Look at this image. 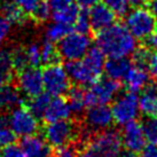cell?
Masks as SVG:
<instances>
[{
  "instance_id": "6da1fadb",
  "label": "cell",
  "mask_w": 157,
  "mask_h": 157,
  "mask_svg": "<svg viewBox=\"0 0 157 157\" xmlns=\"http://www.w3.org/2000/svg\"><path fill=\"white\" fill-rule=\"evenodd\" d=\"M96 46L109 57H127L139 47L132 33L122 24H113L96 33Z\"/></svg>"
},
{
  "instance_id": "7a4b0ae2",
  "label": "cell",
  "mask_w": 157,
  "mask_h": 157,
  "mask_svg": "<svg viewBox=\"0 0 157 157\" xmlns=\"http://www.w3.org/2000/svg\"><path fill=\"white\" fill-rule=\"evenodd\" d=\"M122 146L121 132L116 130L92 132L77 157H119Z\"/></svg>"
},
{
  "instance_id": "3957f363",
  "label": "cell",
  "mask_w": 157,
  "mask_h": 157,
  "mask_svg": "<svg viewBox=\"0 0 157 157\" xmlns=\"http://www.w3.org/2000/svg\"><path fill=\"white\" fill-rule=\"evenodd\" d=\"M82 126L72 119H61L47 123L44 128L45 140L52 148H61L78 139Z\"/></svg>"
},
{
  "instance_id": "277c9868",
  "label": "cell",
  "mask_w": 157,
  "mask_h": 157,
  "mask_svg": "<svg viewBox=\"0 0 157 157\" xmlns=\"http://www.w3.org/2000/svg\"><path fill=\"white\" fill-rule=\"evenodd\" d=\"M125 26L136 40H146L156 31L157 20L150 9L136 7L126 15Z\"/></svg>"
},
{
  "instance_id": "5b68a950",
  "label": "cell",
  "mask_w": 157,
  "mask_h": 157,
  "mask_svg": "<svg viewBox=\"0 0 157 157\" xmlns=\"http://www.w3.org/2000/svg\"><path fill=\"white\" fill-rule=\"evenodd\" d=\"M122 90V83L111 78H101L85 91L86 107L108 105Z\"/></svg>"
},
{
  "instance_id": "8992f818",
  "label": "cell",
  "mask_w": 157,
  "mask_h": 157,
  "mask_svg": "<svg viewBox=\"0 0 157 157\" xmlns=\"http://www.w3.org/2000/svg\"><path fill=\"white\" fill-rule=\"evenodd\" d=\"M91 43L88 35L71 31L59 41L57 51L61 59H64L66 61H77L82 60L86 55L88 49L91 48Z\"/></svg>"
},
{
  "instance_id": "52a82bcc",
  "label": "cell",
  "mask_w": 157,
  "mask_h": 157,
  "mask_svg": "<svg viewBox=\"0 0 157 157\" xmlns=\"http://www.w3.org/2000/svg\"><path fill=\"white\" fill-rule=\"evenodd\" d=\"M44 88L52 96H62L67 94L70 86V78L64 67L59 63L45 67L43 71Z\"/></svg>"
},
{
  "instance_id": "ba28073f",
  "label": "cell",
  "mask_w": 157,
  "mask_h": 157,
  "mask_svg": "<svg viewBox=\"0 0 157 157\" xmlns=\"http://www.w3.org/2000/svg\"><path fill=\"white\" fill-rule=\"evenodd\" d=\"M111 111L113 121L119 125H124L128 122L135 121L140 113L139 98L135 93L128 91L125 92L115 99Z\"/></svg>"
},
{
  "instance_id": "9c48e42d",
  "label": "cell",
  "mask_w": 157,
  "mask_h": 157,
  "mask_svg": "<svg viewBox=\"0 0 157 157\" xmlns=\"http://www.w3.org/2000/svg\"><path fill=\"white\" fill-rule=\"evenodd\" d=\"M39 119L36 118L25 105H21L12 110L9 115V126L17 136L35 134L39 128Z\"/></svg>"
},
{
  "instance_id": "30bf717a",
  "label": "cell",
  "mask_w": 157,
  "mask_h": 157,
  "mask_svg": "<svg viewBox=\"0 0 157 157\" xmlns=\"http://www.w3.org/2000/svg\"><path fill=\"white\" fill-rule=\"evenodd\" d=\"M17 87L26 96L33 98L44 90L43 71L36 67H28L17 72Z\"/></svg>"
},
{
  "instance_id": "8fae6325",
  "label": "cell",
  "mask_w": 157,
  "mask_h": 157,
  "mask_svg": "<svg viewBox=\"0 0 157 157\" xmlns=\"http://www.w3.org/2000/svg\"><path fill=\"white\" fill-rule=\"evenodd\" d=\"M67 72L69 75L70 80H72L79 86H92L93 84L100 79V76L96 75L90 67L82 60L77 61H67Z\"/></svg>"
},
{
  "instance_id": "7c38bea8",
  "label": "cell",
  "mask_w": 157,
  "mask_h": 157,
  "mask_svg": "<svg viewBox=\"0 0 157 157\" xmlns=\"http://www.w3.org/2000/svg\"><path fill=\"white\" fill-rule=\"evenodd\" d=\"M85 121L90 128L94 132L108 130L113 126V116L111 108L107 105H98L90 107L87 113H85Z\"/></svg>"
},
{
  "instance_id": "4fadbf2b",
  "label": "cell",
  "mask_w": 157,
  "mask_h": 157,
  "mask_svg": "<svg viewBox=\"0 0 157 157\" xmlns=\"http://www.w3.org/2000/svg\"><path fill=\"white\" fill-rule=\"evenodd\" d=\"M122 142L125 149L132 150L134 153H140L146 146V138L141 127V123L132 121L123 125L121 132Z\"/></svg>"
},
{
  "instance_id": "5bb4252c",
  "label": "cell",
  "mask_w": 157,
  "mask_h": 157,
  "mask_svg": "<svg viewBox=\"0 0 157 157\" xmlns=\"http://www.w3.org/2000/svg\"><path fill=\"white\" fill-rule=\"evenodd\" d=\"M90 22H91V30H93L95 33L105 30L107 28L115 24L116 15L103 2L94 5L90 8Z\"/></svg>"
},
{
  "instance_id": "9a60e30c",
  "label": "cell",
  "mask_w": 157,
  "mask_h": 157,
  "mask_svg": "<svg viewBox=\"0 0 157 157\" xmlns=\"http://www.w3.org/2000/svg\"><path fill=\"white\" fill-rule=\"evenodd\" d=\"M21 147L25 157H53V150L46 140L38 135L23 136L21 140Z\"/></svg>"
},
{
  "instance_id": "2e32d148",
  "label": "cell",
  "mask_w": 157,
  "mask_h": 157,
  "mask_svg": "<svg viewBox=\"0 0 157 157\" xmlns=\"http://www.w3.org/2000/svg\"><path fill=\"white\" fill-rule=\"evenodd\" d=\"M148 71L141 67H132L124 77V85L128 92L140 93L149 85Z\"/></svg>"
},
{
  "instance_id": "e0dca14e",
  "label": "cell",
  "mask_w": 157,
  "mask_h": 157,
  "mask_svg": "<svg viewBox=\"0 0 157 157\" xmlns=\"http://www.w3.org/2000/svg\"><path fill=\"white\" fill-rule=\"evenodd\" d=\"M21 105H24V100L17 85L13 83L6 84L0 91V113H6Z\"/></svg>"
},
{
  "instance_id": "ac0fdd59",
  "label": "cell",
  "mask_w": 157,
  "mask_h": 157,
  "mask_svg": "<svg viewBox=\"0 0 157 157\" xmlns=\"http://www.w3.org/2000/svg\"><path fill=\"white\" fill-rule=\"evenodd\" d=\"M71 115L68 101L62 96H54L51 100L49 105L44 113V119L46 123H53L61 119H68Z\"/></svg>"
},
{
  "instance_id": "d6986e66",
  "label": "cell",
  "mask_w": 157,
  "mask_h": 157,
  "mask_svg": "<svg viewBox=\"0 0 157 157\" xmlns=\"http://www.w3.org/2000/svg\"><path fill=\"white\" fill-rule=\"evenodd\" d=\"M132 67V61L128 57H109V60L105 61L103 70L108 78L121 80L124 79Z\"/></svg>"
},
{
  "instance_id": "ffe728a7",
  "label": "cell",
  "mask_w": 157,
  "mask_h": 157,
  "mask_svg": "<svg viewBox=\"0 0 157 157\" xmlns=\"http://www.w3.org/2000/svg\"><path fill=\"white\" fill-rule=\"evenodd\" d=\"M140 111L144 116H157V87L149 84L139 98Z\"/></svg>"
},
{
  "instance_id": "44dd1931",
  "label": "cell",
  "mask_w": 157,
  "mask_h": 157,
  "mask_svg": "<svg viewBox=\"0 0 157 157\" xmlns=\"http://www.w3.org/2000/svg\"><path fill=\"white\" fill-rule=\"evenodd\" d=\"M0 13L10 24L23 25L26 22V14L14 2V0H1Z\"/></svg>"
},
{
  "instance_id": "7402d4cb",
  "label": "cell",
  "mask_w": 157,
  "mask_h": 157,
  "mask_svg": "<svg viewBox=\"0 0 157 157\" xmlns=\"http://www.w3.org/2000/svg\"><path fill=\"white\" fill-rule=\"evenodd\" d=\"M68 105H69L70 111L72 115H75L77 118L83 117L86 108L85 103V91L82 86L76 85L74 87H70L68 91Z\"/></svg>"
},
{
  "instance_id": "603a6c76",
  "label": "cell",
  "mask_w": 157,
  "mask_h": 157,
  "mask_svg": "<svg viewBox=\"0 0 157 157\" xmlns=\"http://www.w3.org/2000/svg\"><path fill=\"white\" fill-rule=\"evenodd\" d=\"M83 61L91 68L96 75H101L105 69V54L100 48L95 46V47H91L86 53V55L83 57Z\"/></svg>"
},
{
  "instance_id": "cb8c5ba5",
  "label": "cell",
  "mask_w": 157,
  "mask_h": 157,
  "mask_svg": "<svg viewBox=\"0 0 157 157\" xmlns=\"http://www.w3.org/2000/svg\"><path fill=\"white\" fill-rule=\"evenodd\" d=\"M52 100V95L48 94L47 92H41L40 94L30 98V100L28 102V109L30 110L32 115L38 119H43L44 117V113L46 111V109L49 105V102Z\"/></svg>"
},
{
  "instance_id": "d4e9b609",
  "label": "cell",
  "mask_w": 157,
  "mask_h": 157,
  "mask_svg": "<svg viewBox=\"0 0 157 157\" xmlns=\"http://www.w3.org/2000/svg\"><path fill=\"white\" fill-rule=\"evenodd\" d=\"M79 10L80 9L78 8V5L71 4L67 7L53 10V20H54V22L63 23L67 25H74L79 14Z\"/></svg>"
},
{
  "instance_id": "484cf974",
  "label": "cell",
  "mask_w": 157,
  "mask_h": 157,
  "mask_svg": "<svg viewBox=\"0 0 157 157\" xmlns=\"http://www.w3.org/2000/svg\"><path fill=\"white\" fill-rule=\"evenodd\" d=\"M40 47H41V64H44L46 67L60 62V60H61L60 53H59L57 47L54 45L53 41L45 39L43 41V44L40 45Z\"/></svg>"
},
{
  "instance_id": "4316f807",
  "label": "cell",
  "mask_w": 157,
  "mask_h": 157,
  "mask_svg": "<svg viewBox=\"0 0 157 157\" xmlns=\"http://www.w3.org/2000/svg\"><path fill=\"white\" fill-rule=\"evenodd\" d=\"M72 29H74L72 25H67L63 23L54 22L53 24H49L47 30H46V39L51 40L53 43H59L68 33H70Z\"/></svg>"
},
{
  "instance_id": "83f0119b",
  "label": "cell",
  "mask_w": 157,
  "mask_h": 157,
  "mask_svg": "<svg viewBox=\"0 0 157 157\" xmlns=\"http://www.w3.org/2000/svg\"><path fill=\"white\" fill-rule=\"evenodd\" d=\"M141 127L146 141H148V144H157V116H144Z\"/></svg>"
},
{
  "instance_id": "f1b7e54d",
  "label": "cell",
  "mask_w": 157,
  "mask_h": 157,
  "mask_svg": "<svg viewBox=\"0 0 157 157\" xmlns=\"http://www.w3.org/2000/svg\"><path fill=\"white\" fill-rule=\"evenodd\" d=\"M12 59H13V68L16 72H20L29 67L26 49L22 46L15 47L12 51Z\"/></svg>"
},
{
  "instance_id": "f546056e",
  "label": "cell",
  "mask_w": 157,
  "mask_h": 157,
  "mask_svg": "<svg viewBox=\"0 0 157 157\" xmlns=\"http://www.w3.org/2000/svg\"><path fill=\"white\" fill-rule=\"evenodd\" d=\"M51 15H52V7L48 2V0H40L37 8L31 14V17L37 23H45Z\"/></svg>"
},
{
  "instance_id": "4dcf8cb0",
  "label": "cell",
  "mask_w": 157,
  "mask_h": 157,
  "mask_svg": "<svg viewBox=\"0 0 157 157\" xmlns=\"http://www.w3.org/2000/svg\"><path fill=\"white\" fill-rule=\"evenodd\" d=\"M74 29L77 32L80 33H85L87 35L91 31V22H90V13L88 9L83 8L82 10H79V14L77 16V20L74 24Z\"/></svg>"
},
{
  "instance_id": "1f68e13d",
  "label": "cell",
  "mask_w": 157,
  "mask_h": 157,
  "mask_svg": "<svg viewBox=\"0 0 157 157\" xmlns=\"http://www.w3.org/2000/svg\"><path fill=\"white\" fill-rule=\"evenodd\" d=\"M103 2L113 10L117 17L126 16L131 6L127 0H103Z\"/></svg>"
},
{
  "instance_id": "d6a6232c",
  "label": "cell",
  "mask_w": 157,
  "mask_h": 157,
  "mask_svg": "<svg viewBox=\"0 0 157 157\" xmlns=\"http://www.w3.org/2000/svg\"><path fill=\"white\" fill-rule=\"evenodd\" d=\"M26 49V55L29 60V66L30 67H38L41 64V47L38 43H31Z\"/></svg>"
},
{
  "instance_id": "836d02e7",
  "label": "cell",
  "mask_w": 157,
  "mask_h": 157,
  "mask_svg": "<svg viewBox=\"0 0 157 157\" xmlns=\"http://www.w3.org/2000/svg\"><path fill=\"white\" fill-rule=\"evenodd\" d=\"M13 68V59H12V52L8 49H0V72L10 76Z\"/></svg>"
},
{
  "instance_id": "e575fe53",
  "label": "cell",
  "mask_w": 157,
  "mask_h": 157,
  "mask_svg": "<svg viewBox=\"0 0 157 157\" xmlns=\"http://www.w3.org/2000/svg\"><path fill=\"white\" fill-rule=\"evenodd\" d=\"M150 48L148 47H138L135 49V52L132 54L133 55V61L132 63H134L136 67H141V68H144L146 69V66H147V62H148L149 57H150Z\"/></svg>"
},
{
  "instance_id": "d590c367",
  "label": "cell",
  "mask_w": 157,
  "mask_h": 157,
  "mask_svg": "<svg viewBox=\"0 0 157 157\" xmlns=\"http://www.w3.org/2000/svg\"><path fill=\"white\" fill-rule=\"evenodd\" d=\"M16 136L17 135L14 133L9 125L0 126V149L10 144H14L16 141Z\"/></svg>"
},
{
  "instance_id": "8d00e7d4",
  "label": "cell",
  "mask_w": 157,
  "mask_h": 157,
  "mask_svg": "<svg viewBox=\"0 0 157 157\" xmlns=\"http://www.w3.org/2000/svg\"><path fill=\"white\" fill-rule=\"evenodd\" d=\"M78 156V147L76 144H69L57 148L56 151H53V157H77Z\"/></svg>"
},
{
  "instance_id": "74e56055",
  "label": "cell",
  "mask_w": 157,
  "mask_h": 157,
  "mask_svg": "<svg viewBox=\"0 0 157 157\" xmlns=\"http://www.w3.org/2000/svg\"><path fill=\"white\" fill-rule=\"evenodd\" d=\"M0 157H25V155L22 147L14 142L1 149Z\"/></svg>"
},
{
  "instance_id": "f35d334b",
  "label": "cell",
  "mask_w": 157,
  "mask_h": 157,
  "mask_svg": "<svg viewBox=\"0 0 157 157\" xmlns=\"http://www.w3.org/2000/svg\"><path fill=\"white\" fill-rule=\"evenodd\" d=\"M14 2L20 8L28 15H31L33 13V10L37 8L40 0H14Z\"/></svg>"
},
{
  "instance_id": "ab89813d",
  "label": "cell",
  "mask_w": 157,
  "mask_h": 157,
  "mask_svg": "<svg viewBox=\"0 0 157 157\" xmlns=\"http://www.w3.org/2000/svg\"><path fill=\"white\" fill-rule=\"evenodd\" d=\"M10 25L12 24L0 14V47L2 46L4 41L8 37L9 32H10Z\"/></svg>"
},
{
  "instance_id": "60d3db41",
  "label": "cell",
  "mask_w": 157,
  "mask_h": 157,
  "mask_svg": "<svg viewBox=\"0 0 157 157\" xmlns=\"http://www.w3.org/2000/svg\"><path fill=\"white\" fill-rule=\"evenodd\" d=\"M146 70L148 71V74L150 77L153 78H157V53L154 52L150 54L147 66H146Z\"/></svg>"
},
{
  "instance_id": "b9f144b4",
  "label": "cell",
  "mask_w": 157,
  "mask_h": 157,
  "mask_svg": "<svg viewBox=\"0 0 157 157\" xmlns=\"http://www.w3.org/2000/svg\"><path fill=\"white\" fill-rule=\"evenodd\" d=\"M139 157H157V144H149L140 151Z\"/></svg>"
},
{
  "instance_id": "7bdbcfd3",
  "label": "cell",
  "mask_w": 157,
  "mask_h": 157,
  "mask_svg": "<svg viewBox=\"0 0 157 157\" xmlns=\"http://www.w3.org/2000/svg\"><path fill=\"white\" fill-rule=\"evenodd\" d=\"M75 0H48V2L52 7V10H56V9L67 7L69 5L74 4Z\"/></svg>"
},
{
  "instance_id": "ee69618b",
  "label": "cell",
  "mask_w": 157,
  "mask_h": 157,
  "mask_svg": "<svg viewBox=\"0 0 157 157\" xmlns=\"http://www.w3.org/2000/svg\"><path fill=\"white\" fill-rule=\"evenodd\" d=\"M77 2H78V5L82 8L90 9L91 7H93L94 5L99 4L100 0H77Z\"/></svg>"
},
{
  "instance_id": "f6af8a7d",
  "label": "cell",
  "mask_w": 157,
  "mask_h": 157,
  "mask_svg": "<svg viewBox=\"0 0 157 157\" xmlns=\"http://www.w3.org/2000/svg\"><path fill=\"white\" fill-rule=\"evenodd\" d=\"M148 48L157 53V31H155L148 38Z\"/></svg>"
},
{
  "instance_id": "bcb514c9",
  "label": "cell",
  "mask_w": 157,
  "mask_h": 157,
  "mask_svg": "<svg viewBox=\"0 0 157 157\" xmlns=\"http://www.w3.org/2000/svg\"><path fill=\"white\" fill-rule=\"evenodd\" d=\"M10 76H7V75L2 74V72H0V91L2 90L5 85L7 83H9V80H10Z\"/></svg>"
},
{
  "instance_id": "7dc6e473",
  "label": "cell",
  "mask_w": 157,
  "mask_h": 157,
  "mask_svg": "<svg viewBox=\"0 0 157 157\" xmlns=\"http://www.w3.org/2000/svg\"><path fill=\"white\" fill-rule=\"evenodd\" d=\"M119 157H138V156H136V153H134V151L128 150V149H125V150H122V151H121Z\"/></svg>"
},
{
  "instance_id": "c3c4849f",
  "label": "cell",
  "mask_w": 157,
  "mask_h": 157,
  "mask_svg": "<svg viewBox=\"0 0 157 157\" xmlns=\"http://www.w3.org/2000/svg\"><path fill=\"white\" fill-rule=\"evenodd\" d=\"M150 10L153 12V14L157 17V0H151L150 2Z\"/></svg>"
},
{
  "instance_id": "681fc988",
  "label": "cell",
  "mask_w": 157,
  "mask_h": 157,
  "mask_svg": "<svg viewBox=\"0 0 157 157\" xmlns=\"http://www.w3.org/2000/svg\"><path fill=\"white\" fill-rule=\"evenodd\" d=\"M128 1V4L131 5V6H134V7H139L140 5L142 4V1L144 0H127Z\"/></svg>"
},
{
  "instance_id": "f907efd6",
  "label": "cell",
  "mask_w": 157,
  "mask_h": 157,
  "mask_svg": "<svg viewBox=\"0 0 157 157\" xmlns=\"http://www.w3.org/2000/svg\"><path fill=\"white\" fill-rule=\"evenodd\" d=\"M147 1H151V0H147Z\"/></svg>"
},
{
  "instance_id": "816d5d0a",
  "label": "cell",
  "mask_w": 157,
  "mask_h": 157,
  "mask_svg": "<svg viewBox=\"0 0 157 157\" xmlns=\"http://www.w3.org/2000/svg\"><path fill=\"white\" fill-rule=\"evenodd\" d=\"M156 87H157V85H156Z\"/></svg>"
}]
</instances>
